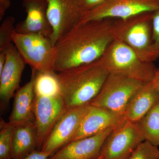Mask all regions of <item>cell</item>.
I'll return each mask as SVG.
<instances>
[{"instance_id": "cell-15", "label": "cell", "mask_w": 159, "mask_h": 159, "mask_svg": "<svg viewBox=\"0 0 159 159\" xmlns=\"http://www.w3.org/2000/svg\"><path fill=\"white\" fill-rule=\"evenodd\" d=\"M124 119L122 114L90 104L88 111L71 141L97 134L116 126Z\"/></svg>"}, {"instance_id": "cell-31", "label": "cell", "mask_w": 159, "mask_h": 159, "mask_svg": "<svg viewBox=\"0 0 159 159\" xmlns=\"http://www.w3.org/2000/svg\"><path fill=\"white\" fill-rule=\"evenodd\" d=\"M158 70L159 71V68H158Z\"/></svg>"}, {"instance_id": "cell-4", "label": "cell", "mask_w": 159, "mask_h": 159, "mask_svg": "<svg viewBox=\"0 0 159 159\" xmlns=\"http://www.w3.org/2000/svg\"><path fill=\"white\" fill-rule=\"evenodd\" d=\"M153 12H143L126 18L115 19L111 29L114 40L124 43L142 59L149 62H152L151 51L153 43Z\"/></svg>"}, {"instance_id": "cell-22", "label": "cell", "mask_w": 159, "mask_h": 159, "mask_svg": "<svg viewBox=\"0 0 159 159\" xmlns=\"http://www.w3.org/2000/svg\"><path fill=\"white\" fill-rule=\"evenodd\" d=\"M14 17L9 16L3 20L0 26V51H5L12 43V35L16 32Z\"/></svg>"}, {"instance_id": "cell-21", "label": "cell", "mask_w": 159, "mask_h": 159, "mask_svg": "<svg viewBox=\"0 0 159 159\" xmlns=\"http://www.w3.org/2000/svg\"><path fill=\"white\" fill-rule=\"evenodd\" d=\"M0 159H12V138L15 126L9 122L1 121Z\"/></svg>"}, {"instance_id": "cell-11", "label": "cell", "mask_w": 159, "mask_h": 159, "mask_svg": "<svg viewBox=\"0 0 159 159\" xmlns=\"http://www.w3.org/2000/svg\"><path fill=\"white\" fill-rule=\"evenodd\" d=\"M47 15L53 33L51 38L54 46L63 35L77 25L82 12L78 0H46Z\"/></svg>"}, {"instance_id": "cell-13", "label": "cell", "mask_w": 159, "mask_h": 159, "mask_svg": "<svg viewBox=\"0 0 159 159\" xmlns=\"http://www.w3.org/2000/svg\"><path fill=\"white\" fill-rule=\"evenodd\" d=\"M116 125L94 135L71 141L48 159H93L98 157L100 156L106 139Z\"/></svg>"}, {"instance_id": "cell-25", "label": "cell", "mask_w": 159, "mask_h": 159, "mask_svg": "<svg viewBox=\"0 0 159 159\" xmlns=\"http://www.w3.org/2000/svg\"><path fill=\"white\" fill-rule=\"evenodd\" d=\"M107 0H78L80 10L83 13L94 9Z\"/></svg>"}, {"instance_id": "cell-27", "label": "cell", "mask_w": 159, "mask_h": 159, "mask_svg": "<svg viewBox=\"0 0 159 159\" xmlns=\"http://www.w3.org/2000/svg\"><path fill=\"white\" fill-rule=\"evenodd\" d=\"M11 0H0V20H2L6 11L11 6Z\"/></svg>"}, {"instance_id": "cell-29", "label": "cell", "mask_w": 159, "mask_h": 159, "mask_svg": "<svg viewBox=\"0 0 159 159\" xmlns=\"http://www.w3.org/2000/svg\"><path fill=\"white\" fill-rule=\"evenodd\" d=\"M153 81L157 87V89L159 91V71L158 70H157L155 76L153 80Z\"/></svg>"}, {"instance_id": "cell-7", "label": "cell", "mask_w": 159, "mask_h": 159, "mask_svg": "<svg viewBox=\"0 0 159 159\" xmlns=\"http://www.w3.org/2000/svg\"><path fill=\"white\" fill-rule=\"evenodd\" d=\"M144 141L138 124L124 119L107 138L100 156L102 159H127Z\"/></svg>"}, {"instance_id": "cell-30", "label": "cell", "mask_w": 159, "mask_h": 159, "mask_svg": "<svg viewBox=\"0 0 159 159\" xmlns=\"http://www.w3.org/2000/svg\"><path fill=\"white\" fill-rule=\"evenodd\" d=\"M102 159V158L101 157L99 156V157H98L96 158H94V159Z\"/></svg>"}, {"instance_id": "cell-6", "label": "cell", "mask_w": 159, "mask_h": 159, "mask_svg": "<svg viewBox=\"0 0 159 159\" xmlns=\"http://www.w3.org/2000/svg\"><path fill=\"white\" fill-rule=\"evenodd\" d=\"M145 84L121 75L109 74L99 93L89 104L123 115L131 99Z\"/></svg>"}, {"instance_id": "cell-18", "label": "cell", "mask_w": 159, "mask_h": 159, "mask_svg": "<svg viewBox=\"0 0 159 159\" xmlns=\"http://www.w3.org/2000/svg\"><path fill=\"white\" fill-rule=\"evenodd\" d=\"M36 128L34 120L15 126L12 138V159H22L36 150Z\"/></svg>"}, {"instance_id": "cell-19", "label": "cell", "mask_w": 159, "mask_h": 159, "mask_svg": "<svg viewBox=\"0 0 159 159\" xmlns=\"http://www.w3.org/2000/svg\"><path fill=\"white\" fill-rule=\"evenodd\" d=\"M145 141L159 146V100L138 123Z\"/></svg>"}, {"instance_id": "cell-20", "label": "cell", "mask_w": 159, "mask_h": 159, "mask_svg": "<svg viewBox=\"0 0 159 159\" xmlns=\"http://www.w3.org/2000/svg\"><path fill=\"white\" fill-rule=\"evenodd\" d=\"M55 73L44 74L37 71L34 86L35 93L46 96L60 95Z\"/></svg>"}, {"instance_id": "cell-26", "label": "cell", "mask_w": 159, "mask_h": 159, "mask_svg": "<svg viewBox=\"0 0 159 159\" xmlns=\"http://www.w3.org/2000/svg\"><path fill=\"white\" fill-rule=\"evenodd\" d=\"M51 155L41 150H35L22 159H48Z\"/></svg>"}, {"instance_id": "cell-3", "label": "cell", "mask_w": 159, "mask_h": 159, "mask_svg": "<svg viewBox=\"0 0 159 159\" xmlns=\"http://www.w3.org/2000/svg\"><path fill=\"white\" fill-rule=\"evenodd\" d=\"M109 74H117L147 83L153 80L157 68L145 61L124 43L114 40L99 58Z\"/></svg>"}, {"instance_id": "cell-28", "label": "cell", "mask_w": 159, "mask_h": 159, "mask_svg": "<svg viewBox=\"0 0 159 159\" xmlns=\"http://www.w3.org/2000/svg\"><path fill=\"white\" fill-rule=\"evenodd\" d=\"M6 58V53L5 51H0V72L2 70Z\"/></svg>"}, {"instance_id": "cell-16", "label": "cell", "mask_w": 159, "mask_h": 159, "mask_svg": "<svg viewBox=\"0 0 159 159\" xmlns=\"http://www.w3.org/2000/svg\"><path fill=\"white\" fill-rule=\"evenodd\" d=\"M37 72L35 69L31 68V79L15 94L9 122L14 126L34 120V86Z\"/></svg>"}, {"instance_id": "cell-9", "label": "cell", "mask_w": 159, "mask_h": 159, "mask_svg": "<svg viewBox=\"0 0 159 159\" xmlns=\"http://www.w3.org/2000/svg\"><path fill=\"white\" fill-rule=\"evenodd\" d=\"M159 9V0H107L82 14L79 22L104 18H126Z\"/></svg>"}, {"instance_id": "cell-2", "label": "cell", "mask_w": 159, "mask_h": 159, "mask_svg": "<svg viewBox=\"0 0 159 159\" xmlns=\"http://www.w3.org/2000/svg\"><path fill=\"white\" fill-rule=\"evenodd\" d=\"M108 74L99 59L55 73L66 108L89 103L99 93Z\"/></svg>"}, {"instance_id": "cell-17", "label": "cell", "mask_w": 159, "mask_h": 159, "mask_svg": "<svg viewBox=\"0 0 159 159\" xmlns=\"http://www.w3.org/2000/svg\"><path fill=\"white\" fill-rule=\"evenodd\" d=\"M159 100V91L152 81L144 84L135 94L126 107L124 119L138 123Z\"/></svg>"}, {"instance_id": "cell-8", "label": "cell", "mask_w": 159, "mask_h": 159, "mask_svg": "<svg viewBox=\"0 0 159 159\" xmlns=\"http://www.w3.org/2000/svg\"><path fill=\"white\" fill-rule=\"evenodd\" d=\"M89 107L88 103L66 108L44 142L40 150L52 156L71 142Z\"/></svg>"}, {"instance_id": "cell-10", "label": "cell", "mask_w": 159, "mask_h": 159, "mask_svg": "<svg viewBox=\"0 0 159 159\" xmlns=\"http://www.w3.org/2000/svg\"><path fill=\"white\" fill-rule=\"evenodd\" d=\"M35 93L34 114L36 146L41 148L66 107L61 95L46 96Z\"/></svg>"}, {"instance_id": "cell-23", "label": "cell", "mask_w": 159, "mask_h": 159, "mask_svg": "<svg viewBox=\"0 0 159 159\" xmlns=\"http://www.w3.org/2000/svg\"><path fill=\"white\" fill-rule=\"evenodd\" d=\"M159 150L147 141H143L134 150L127 159H159Z\"/></svg>"}, {"instance_id": "cell-5", "label": "cell", "mask_w": 159, "mask_h": 159, "mask_svg": "<svg viewBox=\"0 0 159 159\" xmlns=\"http://www.w3.org/2000/svg\"><path fill=\"white\" fill-rule=\"evenodd\" d=\"M12 43L27 64L44 74L55 73V48L51 39L38 34L15 32Z\"/></svg>"}, {"instance_id": "cell-24", "label": "cell", "mask_w": 159, "mask_h": 159, "mask_svg": "<svg viewBox=\"0 0 159 159\" xmlns=\"http://www.w3.org/2000/svg\"><path fill=\"white\" fill-rule=\"evenodd\" d=\"M152 43L151 51L152 62L159 58V9L154 11L152 18Z\"/></svg>"}, {"instance_id": "cell-12", "label": "cell", "mask_w": 159, "mask_h": 159, "mask_svg": "<svg viewBox=\"0 0 159 159\" xmlns=\"http://www.w3.org/2000/svg\"><path fill=\"white\" fill-rule=\"evenodd\" d=\"M6 58L0 72L1 106L6 107L20 87L22 75L26 64L13 43L5 51Z\"/></svg>"}, {"instance_id": "cell-14", "label": "cell", "mask_w": 159, "mask_h": 159, "mask_svg": "<svg viewBox=\"0 0 159 159\" xmlns=\"http://www.w3.org/2000/svg\"><path fill=\"white\" fill-rule=\"evenodd\" d=\"M25 18L16 26V32L38 34L51 39L53 30L47 15L46 0H23Z\"/></svg>"}, {"instance_id": "cell-1", "label": "cell", "mask_w": 159, "mask_h": 159, "mask_svg": "<svg viewBox=\"0 0 159 159\" xmlns=\"http://www.w3.org/2000/svg\"><path fill=\"white\" fill-rule=\"evenodd\" d=\"M115 19L79 22L54 45V71L58 73L99 59L114 40L111 29Z\"/></svg>"}, {"instance_id": "cell-32", "label": "cell", "mask_w": 159, "mask_h": 159, "mask_svg": "<svg viewBox=\"0 0 159 159\" xmlns=\"http://www.w3.org/2000/svg\"></svg>"}]
</instances>
